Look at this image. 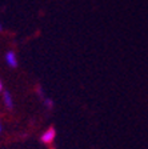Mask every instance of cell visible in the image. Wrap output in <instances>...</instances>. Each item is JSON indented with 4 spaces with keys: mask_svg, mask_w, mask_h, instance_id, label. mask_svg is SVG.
Masks as SVG:
<instances>
[{
    "mask_svg": "<svg viewBox=\"0 0 148 149\" xmlns=\"http://www.w3.org/2000/svg\"><path fill=\"white\" fill-rule=\"evenodd\" d=\"M3 101H4V105H6L8 109H11L13 107L12 96H11V93L7 92V91H4V92H3Z\"/></svg>",
    "mask_w": 148,
    "mask_h": 149,
    "instance_id": "cell-3",
    "label": "cell"
},
{
    "mask_svg": "<svg viewBox=\"0 0 148 149\" xmlns=\"http://www.w3.org/2000/svg\"><path fill=\"white\" fill-rule=\"evenodd\" d=\"M55 137H56V130L53 127L48 128V129L44 132L43 134H41V143L46 144V145H51V144L55 141Z\"/></svg>",
    "mask_w": 148,
    "mask_h": 149,
    "instance_id": "cell-1",
    "label": "cell"
},
{
    "mask_svg": "<svg viewBox=\"0 0 148 149\" xmlns=\"http://www.w3.org/2000/svg\"><path fill=\"white\" fill-rule=\"evenodd\" d=\"M1 29H3V25H1V24H0V31H1Z\"/></svg>",
    "mask_w": 148,
    "mask_h": 149,
    "instance_id": "cell-6",
    "label": "cell"
},
{
    "mask_svg": "<svg viewBox=\"0 0 148 149\" xmlns=\"http://www.w3.org/2000/svg\"><path fill=\"white\" fill-rule=\"evenodd\" d=\"M44 104L47 105V108H52V107H53V101H52V100H49V99L44 100Z\"/></svg>",
    "mask_w": 148,
    "mask_h": 149,
    "instance_id": "cell-4",
    "label": "cell"
},
{
    "mask_svg": "<svg viewBox=\"0 0 148 149\" xmlns=\"http://www.w3.org/2000/svg\"><path fill=\"white\" fill-rule=\"evenodd\" d=\"M0 132H1V124H0Z\"/></svg>",
    "mask_w": 148,
    "mask_h": 149,
    "instance_id": "cell-7",
    "label": "cell"
},
{
    "mask_svg": "<svg viewBox=\"0 0 148 149\" xmlns=\"http://www.w3.org/2000/svg\"><path fill=\"white\" fill-rule=\"evenodd\" d=\"M6 63L9 67H12V68L18 67V57H16L13 51H8V52L6 53Z\"/></svg>",
    "mask_w": 148,
    "mask_h": 149,
    "instance_id": "cell-2",
    "label": "cell"
},
{
    "mask_svg": "<svg viewBox=\"0 0 148 149\" xmlns=\"http://www.w3.org/2000/svg\"><path fill=\"white\" fill-rule=\"evenodd\" d=\"M0 92H3V83H1V80H0Z\"/></svg>",
    "mask_w": 148,
    "mask_h": 149,
    "instance_id": "cell-5",
    "label": "cell"
}]
</instances>
